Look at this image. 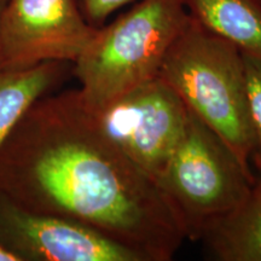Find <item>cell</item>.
Wrapping results in <instances>:
<instances>
[{
	"label": "cell",
	"mask_w": 261,
	"mask_h": 261,
	"mask_svg": "<svg viewBox=\"0 0 261 261\" xmlns=\"http://www.w3.org/2000/svg\"><path fill=\"white\" fill-rule=\"evenodd\" d=\"M0 194L89 225L144 261L172 260L187 240L158 182L102 135L77 89L39 98L19 119L0 148Z\"/></svg>",
	"instance_id": "obj_1"
},
{
	"label": "cell",
	"mask_w": 261,
	"mask_h": 261,
	"mask_svg": "<svg viewBox=\"0 0 261 261\" xmlns=\"http://www.w3.org/2000/svg\"><path fill=\"white\" fill-rule=\"evenodd\" d=\"M190 18L184 0H139L97 28L71 67L85 108L97 112L159 77L169 48Z\"/></svg>",
	"instance_id": "obj_2"
},
{
	"label": "cell",
	"mask_w": 261,
	"mask_h": 261,
	"mask_svg": "<svg viewBox=\"0 0 261 261\" xmlns=\"http://www.w3.org/2000/svg\"><path fill=\"white\" fill-rule=\"evenodd\" d=\"M160 77L250 167L257 144L240 48L191 17L169 48Z\"/></svg>",
	"instance_id": "obj_3"
},
{
	"label": "cell",
	"mask_w": 261,
	"mask_h": 261,
	"mask_svg": "<svg viewBox=\"0 0 261 261\" xmlns=\"http://www.w3.org/2000/svg\"><path fill=\"white\" fill-rule=\"evenodd\" d=\"M255 182L250 167L189 112L184 133L159 180L187 240L201 241L212 226L240 210Z\"/></svg>",
	"instance_id": "obj_4"
},
{
	"label": "cell",
	"mask_w": 261,
	"mask_h": 261,
	"mask_svg": "<svg viewBox=\"0 0 261 261\" xmlns=\"http://www.w3.org/2000/svg\"><path fill=\"white\" fill-rule=\"evenodd\" d=\"M90 113L102 135L159 184L189 117L172 87L159 76Z\"/></svg>",
	"instance_id": "obj_5"
},
{
	"label": "cell",
	"mask_w": 261,
	"mask_h": 261,
	"mask_svg": "<svg viewBox=\"0 0 261 261\" xmlns=\"http://www.w3.org/2000/svg\"><path fill=\"white\" fill-rule=\"evenodd\" d=\"M96 31L79 0H8L0 17V68L74 63Z\"/></svg>",
	"instance_id": "obj_6"
},
{
	"label": "cell",
	"mask_w": 261,
	"mask_h": 261,
	"mask_svg": "<svg viewBox=\"0 0 261 261\" xmlns=\"http://www.w3.org/2000/svg\"><path fill=\"white\" fill-rule=\"evenodd\" d=\"M0 248L15 261H144L89 225L24 210L2 194Z\"/></svg>",
	"instance_id": "obj_7"
},
{
	"label": "cell",
	"mask_w": 261,
	"mask_h": 261,
	"mask_svg": "<svg viewBox=\"0 0 261 261\" xmlns=\"http://www.w3.org/2000/svg\"><path fill=\"white\" fill-rule=\"evenodd\" d=\"M71 67L69 62L47 61L19 69L0 68V148L29 108L63 84Z\"/></svg>",
	"instance_id": "obj_8"
},
{
	"label": "cell",
	"mask_w": 261,
	"mask_h": 261,
	"mask_svg": "<svg viewBox=\"0 0 261 261\" xmlns=\"http://www.w3.org/2000/svg\"><path fill=\"white\" fill-rule=\"evenodd\" d=\"M189 14L202 27L261 60L259 0H184Z\"/></svg>",
	"instance_id": "obj_9"
},
{
	"label": "cell",
	"mask_w": 261,
	"mask_h": 261,
	"mask_svg": "<svg viewBox=\"0 0 261 261\" xmlns=\"http://www.w3.org/2000/svg\"><path fill=\"white\" fill-rule=\"evenodd\" d=\"M201 241L217 260L261 261V184L240 210L202 236Z\"/></svg>",
	"instance_id": "obj_10"
},
{
	"label": "cell",
	"mask_w": 261,
	"mask_h": 261,
	"mask_svg": "<svg viewBox=\"0 0 261 261\" xmlns=\"http://www.w3.org/2000/svg\"><path fill=\"white\" fill-rule=\"evenodd\" d=\"M243 61L244 67H246L250 115H252L257 144V151L254 160H255L257 167L261 169V60L257 57L250 56V55L243 54ZM256 181L261 184V179Z\"/></svg>",
	"instance_id": "obj_11"
},
{
	"label": "cell",
	"mask_w": 261,
	"mask_h": 261,
	"mask_svg": "<svg viewBox=\"0 0 261 261\" xmlns=\"http://www.w3.org/2000/svg\"><path fill=\"white\" fill-rule=\"evenodd\" d=\"M133 2L135 0H79L85 18L94 28L102 27L114 12Z\"/></svg>",
	"instance_id": "obj_12"
},
{
	"label": "cell",
	"mask_w": 261,
	"mask_h": 261,
	"mask_svg": "<svg viewBox=\"0 0 261 261\" xmlns=\"http://www.w3.org/2000/svg\"><path fill=\"white\" fill-rule=\"evenodd\" d=\"M0 261H15V259L0 248Z\"/></svg>",
	"instance_id": "obj_13"
},
{
	"label": "cell",
	"mask_w": 261,
	"mask_h": 261,
	"mask_svg": "<svg viewBox=\"0 0 261 261\" xmlns=\"http://www.w3.org/2000/svg\"><path fill=\"white\" fill-rule=\"evenodd\" d=\"M8 0H0V17H2V14H3V10L5 8V4Z\"/></svg>",
	"instance_id": "obj_14"
},
{
	"label": "cell",
	"mask_w": 261,
	"mask_h": 261,
	"mask_svg": "<svg viewBox=\"0 0 261 261\" xmlns=\"http://www.w3.org/2000/svg\"><path fill=\"white\" fill-rule=\"evenodd\" d=\"M259 2H260V3H261V0H259Z\"/></svg>",
	"instance_id": "obj_15"
}]
</instances>
